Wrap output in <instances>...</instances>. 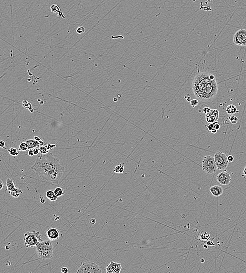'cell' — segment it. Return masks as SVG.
I'll return each instance as SVG.
<instances>
[{
  "instance_id": "cell-4",
  "label": "cell",
  "mask_w": 246,
  "mask_h": 273,
  "mask_svg": "<svg viewBox=\"0 0 246 273\" xmlns=\"http://www.w3.org/2000/svg\"><path fill=\"white\" fill-rule=\"evenodd\" d=\"M41 235L39 232L31 231L27 232L24 234V244L26 247L33 248L39 242L42 241Z\"/></svg>"
},
{
  "instance_id": "cell-30",
  "label": "cell",
  "mask_w": 246,
  "mask_h": 273,
  "mask_svg": "<svg viewBox=\"0 0 246 273\" xmlns=\"http://www.w3.org/2000/svg\"><path fill=\"white\" fill-rule=\"evenodd\" d=\"M227 160L229 162H232L234 161V158L232 155H229L227 157Z\"/></svg>"
},
{
  "instance_id": "cell-15",
  "label": "cell",
  "mask_w": 246,
  "mask_h": 273,
  "mask_svg": "<svg viewBox=\"0 0 246 273\" xmlns=\"http://www.w3.org/2000/svg\"><path fill=\"white\" fill-rule=\"evenodd\" d=\"M6 185L7 186L6 190L8 191V192H11V191H16L20 190L15 186L14 180L10 178H7L6 179Z\"/></svg>"
},
{
  "instance_id": "cell-24",
  "label": "cell",
  "mask_w": 246,
  "mask_h": 273,
  "mask_svg": "<svg viewBox=\"0 0 246 273\" xmlns=\"http://www.w3.org/2000/svg\"><path fill=\"white\" fill-rule=\"evenodd\" d=\"M38 149H39V151L41 153V154H46L48 153V150L47 149L46 146H44V145H43V146H40V147H39Z\"/></svg>"
},
{
  "instance_id": "cell-16",
  "label": "cell",
  "mask_w": 246,
  "mask_h": 273,
  "mask_svg": "<svg viewBox=\"0 0 246 273\" xmlns=\"http://www.w3.org/2000/svg\"><path fill=\"white\" fill-rule=\"evenodd\" d=\"M226 111L228 114L230 115H233L236 112H239V110L234 104H229V106H228Z\"/></svg>"
},
{
  "instance_id": "cell-17",
  "label": "cell",
  "mask_w": 246,
  "mask_h": 273,
  "mask_svg": "<svg viewBox=\"0 0 246 273\" xmlns=\"http://www.w3.org/2000/svg\"><path fill=\"white\" fill-rule=\"evenodd\" d=\"M46 196L47 199L52 202L56 201L58 198V197L55 194L54 191L52 190H48L46 192Z\"/></svg>"
},
{
  "instance_id": "cell-37",
  "label": "cell",
  "mask_w": 246,
  "mask_h": 273,
  "mask_svg": "<svg viewBox=\"0 0 246 273\" xmlns=\"http://www.w3.org/2000/svg\"><path fill=\"white\" fill-rule=\"evenodd\" d=\"M206 245H209V246H214V245H215V244L213 243V241L208 240V242L206 243Z\"/></svg>"
},
{
  "instance_id": "cell-44",
  "label": "cell",
  "mask_w": 246,
  "mask_h": 273,
  "mask_svg": "<svg viewBox=\"0 0 246 273\" xmlns=\"http://www.w3.org/2000/svg\"><path fill=\"white\" fill-rule=\"evenodd\" d=\"M244 176H245V177L246 176V166H245L244 170Z\"/></svg>"
},
{
  "instance_id": "cell-34",
  "label": "cell",
  "mask_w": 246,
  "mask_h": 273,
  "mask_svg": "<svg viewBox=\"0 0 246 273\" xmlns=\"http://www.w3.org/2000/svg\"><path fill=\"white\" fill-rule=\"evenodd\" d=\"M28 154H29V155L30 156H31V157H33V156H34V151H33V149H29Z\"/></svg>"
},
{
  "instance_id": "cell-14",
  "label": "cell",
  "mask_w": 246,
  "mask_h": 273,
  "mask_svg": "<svg viewBox=\"0 0 246 273\" xmlns=\"http://www.w3.org/2000/svg\"><path fill=\"white\" fill-rule=\"evenodd\" d=\"M27 143L29 145V149H33L36 147H40V146H43L45 144V142H39L36 140L30 139L26 141Z\"/></svg>"
},
{
  "instance_id": "cell-1",
  "label": "cell",
  "mask_w": 246,
  "mask_h": 273,
  "mask_svg": "<svg viewBox=\"0 0 246 273\" xmlns=\"http://www.w3.org/2000/svg\"><path fill=\"white\" fill-rule=\"evenodd\" d=\"M31 169L42 180L55 184L59 183L65 171L60 160L51 152L37 156Z\"/></svg>"
},
{
  "instance_id": "cell-40",
  "label": "cell",
  "mask_w": 246,
  "mask_h": 273,
  "mask_svg": "<svg viewBox=\"0 0 246 273\" xmlns=\"http://www.w3.org/2000/svg\"><path fill=\"white\" fill-rule=\"evenodd\" d=\"M40 201L42 203H44L45 202V199L44 197H40Z\"/></svg>"
},
{
  "instance_id": "cell-8",
  "label": "cell",
  "mask_w": 246,
  "mask_h": 273,
  "mask_svg": "<svg viewBox=\"0 0 246 273\" xmlns=\"http://www.w3.org/2000/svg\"><path fill=\"white\" fill-rule=\"evenodd\" d=\"M234 43L238 46H246V30L240 29L235 33Z\"/></svg>"
},
{
  "instance_id": "cell-22",
  "label": "cell",
  "mask_w": 246,
  "mask_h": 273,
  "mask_svg": "<svg viewBox=\"0 0 246 273\" xmlns=\"http://www.w3.org/2000/svg\"><path fill=\"white\" fill-rule=\"evenodd\" d=\"M29 149V145L26 142H22L19 145V150L22 151H25Z\"/></svg>"
},
{
  "instance_id": "cell-35",
  "label": "cell",
  "mask_w": 246,
  "mask_h": 273,
  "mask_svg": "<svg viewBox=\"0 0 246 273\" xmlns=\"http://www.w3.org/2000/svg\"><path fill=\"white\" fill-rule=\"evenodd\" d=\"M0 146H1V148H4V149H6V148L5 147V142H4V141H3V140L0 141Z\"/></svg>"
},
{
  "instance_id": "cell-42",
  "label": "cell",
  "mask_w": 246,
  "mask_h": 273,
  "mask_svg": "<svg viewBox=\"0 0 246 273\" xmlns=\"http://www.w3.org/2000/svg\"><path fill=\"white\" fill-rule=\"evenodd\" d=\"M211 132H212V133L213 134H215L217 133V129H215V128H213V129L212 130Z\"/></svg>"
},
{
  "instance_id": "cell-36",
  "label": "cell",
  "mask_w": 246,
  "mask_h": 273,
  "mask_svg": "<svg viewBox=\"0 0 246 273\" xmlns=\"http://www.w3.org/2000/svg\"><path fill=\"white\" fill-rule=\"evenodd\" d=\"M33 151H34V155H37V154L39 152V149H38L37 148H33Z\"/></svg>"
},
{
  "instance_id": "cell-9",
  "label": "cell",
  "mask_w": 246,
  "mask_h": 273,
  "mask_svg": "<svg viewBox=\"0 0 246 273\" xmlns=\"http://www.w3.org/2000/svg\"><path fill=\"white\" fill-rule=\"evenodd\" d=\"M216 179L218 182L220 184L228 185L230 183L231 177L229 173L223 171L217 175Z\"/></svg>"
},
{
  "instance_id": "cell-2",
  "label": "cell",
  "mask_w": 246,
  "mask_h": 273,
  "mask_svg": "<svg viewBox=\"0 0 246 273\" xmlns=\"http://www.w3.org/2000/svg\"><path fill=\"white\" fill-rule=\"evenodd\" d=\"M209 74L202 72L195 76L192 82V89L196 97L201 100H208L215 97L218 86L215 79H212Z\"/></svg>"
},
{
  "instance_id": "cell-23",
  "label": "cell",
  "mask_w": 246,
  "mask_h": 273,
  "mask_svg": "<svg viewBox=\"0 0 246 273\" xmlns=\"http://www.w3.org/2000/svg\"><path fill=\"white\" fill-rule=\"evenodd\" d=\"M200 239L203 240H208L210 239V235L208 234L207 232H205L200 236Z\"/></svg>"
},
{
  "instance_id": "cell-41",
  "label": "cell",
  "mask_w": 246,
  "mask_h": 273,
  "mask_svg": "<svg viewBox=\"0 0 246 273\" xmlns=\"http://www.w3.org/2000/svg\"><path fill=\"white\" fill-rule=\"evenodd\" d=\"M4 183L2 180H0V190H2L3 188Z\"/></svg>"
},
{
  "instance_id": "cell-7",
  "label": "cell",
  "mask_w": 246,
  "mask_h": 273,
  "mask_svg": "<svg viewBox=\"0 0 246 273\" xmlns=\"http://www.w3.org/2000/svg\"><path fill=\"white\" fill-rule=\"evenodd\" d=\"M214 159L218 170H225L227 167L229 162L227 160V157L222 152H216L214 155Z\"/></svg>"
},
{
  "instance_id": "cell-31",
  "label": "cell",
  "mask_w": 246,
  "mask_h": 273,
  "mask_svg": "<svg viewBox=\"0 0 246 273\" xmlns=\"http://www.w3.org/2000/svg\"><path fill=\"white\" fill-rule=\"evenodd\" d=\"M214 128V123H211L208 126H207V129L209 131H211Z\"/></svg>"
},
{
  "instance_id": "cell-38",
  "label": "cell",
  "mask_w": 246,
  "mask_h": 273,
  "mask_svg": "<svg viewBox=\"0 0 246 273\" xmlns=\"http://www.w3.org/2000/svg\"><path fill=\"white\" fill-rule=\"evenodd\" d=\"M34 138L35 140L38 141H39V142H42V141H42V140H41L40 138H39V136H35Z\"/></svg>"
},
{
  "instance_id": "cell-13",
  "label": "cell",
  "mask_w": 246,
  "mask_h": 273,
  "mask_svg": "<svg viewBox=\"0 0 246 273\" xmlns=\"http://www.w3.org/2000/svg\"><path fill=\"white\" fill-rule=\"evenodd\" d=\"M209 191H210L211 193L213 196L215 197H218L220 196L222 194L223 192V189L221 186L219 185H214L212 186L211 188L209 189Z\"/></svg>"
},
{
  "instance_id": "cell-39",
  "label": "cell",
  "mask_w": 246,
  "mask_h": 273,
  "mask_svg": "<svg viewBox=\"0 0 246 273\" xmlns=\"http://www.w3.org/2000/svg\"><path fill=\"white\" fill-rule=\"evenodd\" d=\"M90 222L92 224H94L95 223V222H96V220H95V218H92V219L90 220Z\"/></svg>"
},
{
  "instance_id": "cell-19",
  "label": "cell",
  "mask_w": 246,
  "mask_h": 273,
  "mask_svg": "<svg viewBox=\"0 0 246 273\" xmlns=\"http://www.w3.org/2000/svg\"><path fill=\"white\" fill-rule=\"evenodd\" d=\"M54 192L56 196L59 198L64 195V191L60 187H57L54 190Z\"/></svg>"
},
{
  "instance_id": "cell-29",
  "label": "cell",
  "mask_w": 246,
  "mask_h": 273,
  "mask_svg": "<svg viewBox=\"0 0 246 273\" xmlns=\"http://www.w3.org/2000/svg\"><path fill=\"white\" fill-rule=\"evenodd\" d=\"M46 147L47 148V149L49 150L52 149L53 148H54L55 147H56V144H48L46 145Z\"/></svg>"
},
{
  "instance_id": "cell-12",
  "label": "cell",
  "mask_w": 246,
  "mask_h": 273,
  "mask_svg": "<svg viewBox=\"0 0 246 273\" xmlns=\"http://www.w3.org/2000/svg\"><path fill=\"white\" fill-rule=\"evenodd\" d=\"M46 234L49 239L52 241L57 240L60 236V231L55 227H53L47 230Z\"/></svg>"
},
{
  "instance_id": "cell-28",
  "label": "cell",
  "mask_w": 246,
  "mask_h": 273,
  "mask_svg": "<svg viewBox=\"0 0 246 273\" xmlns=\"http://www.w3.org/2000/svg\"><path fill=\"white\" fill-rule=\"evenodd\" d=\"M211 110H212V109H211L210 108H209V107H207V106H206V107H205L203 109V111L204 113H205V114H207V113H209V112H210V111H211Z\"/></svg>"
},
{
  "instance_id": "cell-33",
  "label": "cell",
  "mask_w": 246,
  "mask_h": 273,
  "mask_svg": "<svg viewBox=\"0 0 246 273\" xmlns=\"http://www.w3.org/2000/svg\"><path fill=\"white\" fill-rule=\"evenodd\" d=\"M214 124V128H215L216 129H217V130L218 129H220V125L218 124V122L217 121H215L213 122Z\"/></svg>"
},
{
  "instance_id": "cell-20",
  "label": "cell",
  "mask_w": 246,
  "mask_h": 273,
  "mask_svg": "<svg viewBox=\"0 0 246 273\" xmlns=\"http://www.w3.org/2000/svg\"><path fill=\"white\" fill-rule=\"evenodd\" d=\"M7 151L11 156H17L20 154L19 150L15 148L12 147L10 149H7Z\"/></svg>"
},
{
  "instance_id": "cell-11",
  "label": "cell",
  "mask_w": 246,
  "mask_h": 273,
  "mask_svg": "<svg viewBox=\"0 0 246 273\" xmlns=\"http://www.w3.org/2000/svg\"><path fill=\"white\" fill-rule=\"evenodd\" d=\"M122 269L120 263L111 261L106 268V272L108 273H119Z\"/></svg>"
},
{
  "instance_id": "cell-18",
  "label": "cell",
  "mask_w": 246,
  "mask_h": 273,
  "mask_svg": "<svg viewBox=\"0 0 246 273\" xmlns=\"http://www.w3.org/2000/svg\"><path fill=\"white\" fill-rule=\"evenodd\" d=\"M124 171V168L123 165H122V164H119L116 166L115 169L113 170V172L116 173H122Z\"/></svg>"
},
{
  "instance_id": "cell-45",
  "label": "cell",
  "mask_w": 246,
  "mask_h": 273,
  "mask_svg": "<svg viewBox=\"0 0 246 273\" xmlns=\"http://www.w3.org/2000/svg\"><path fill=\"white\" fill-rule=\"evenodd\" d=\"M204 247L205 248H208V246H206V245H204Z\"/></svg>"
},
{
  "instance_id": "cell-25",
  "label": "cell",
  "mask_w": 246,
  "mask_h": 273,
  "mask_svg": "<svg viewBox=\"0 0 246 273\" xmlns=\"http://www.w3.org/2000/svg\"><path fill=\"white\" fill-rule=\"evenodd\" d=\"M228 119H229V120H230V121L231 122V123L232 124H236V123L237 122V121H238V118H237V117L234 116V115H230L228 117Z\"/></svg>"
},
{
  "instance_id": "cell-21",
  "label": "cell",
  "mask_w": 246,
  "mask_h": 273,
  "mask_svg": "<svg viewBox=\"0 0 246 273\" xmlns=\"http://www.w3.org/2000/svg\"><path fill=\"white\" fill-rule=\"evenodd\" d=\"M9 193H10V195L12 197L14 198H17L19 197L21 194L23 193V191L20 189L16 191H11V192H9Z\"/></svg>"
},
{
  "instance_id": "cell-5",
  "label": "cell",
  "mask_w": 246,
  "mask_h": 273,
  "mask_svg": "<svg viewBox=\"0 0 246 273\" xmlns=\"http://www.w3.org/2000/svg\"><path fill=\"white\" fill-rule=\"evenodd\" d=\"M203 170L208 174H214L217 171V167L214 157L207 156L204 157L202 160Z\"/></svg>"
},
{
  "instance_id": "cell-43",
  "label": "cell",
  "mask_w": 246,
  "mask_h": 273,
  "mask_svg": "<svg viewBox=\"0 0 246 273\" xmlns=\"http://www.w3.org/2000/svg\"><path fill=\"white\" fill-rule=\"evenodd\" d=\"M209 77H210V78L212 79H215V77L214 75L210 74L209 75Z\"/></svg>"
},
{
  "instance_id": "cell-3",
  "label": "cell",
  "mask_w": 246,
  "mask_h": 273,
  "mask_svg": "<svg viewBox=\"0 0 246 273\" xmlns=\"http://www.w3.org/2000/svg\"><path fill=\"white\" fill-rule=\"evenodd\" d=\"M36 252L42 259H51L53 257L54 246L51 240L41 241L36 246Z\"/></svg>"
},
{
  "instance_id": "cell-10",
  "label": "cell",
  "mask_w": 246,
  "mask_h": 273,
  "mask_svg": "<svg viewBox=\"0 0 246 273\" xmlns=\"http://www.w3.org/2000/svg\"><path fill=\"white\" fill-rule=\"evenodd\" d=\"M219 118V112L217 109H212L209 113L206 114V120L208 123L217 121Z\"/></svg>"
},
{
  "instance_id": "cell-27",
  "label": "cell",
  "mask_w": 246,
  "mask_h": 273,
  "mask_svg": "<svg viewBox=\"0 0 246 273\" xmlns=\"http://www.w3.org/2000/svg\"><path fill=\"white\" fill-rule=\"evenodd\" d=\"M198 104V101L197 99H193L190 101L191 106H192V107L193 108L196 106Z\"/></svg>"
},
{
  "instance_id": "cell-32",
  "label": "cell",
  "mask_w": 246,
  "mask_h": 273,
  "mask_svg": "<svg viewBox=\"0 0 246 273\" xmlns=\"http://www.w3.org/2000/svg\"><path fill=\"white\" fill-rule=\"evenodd\" d=\"M61 272L62 273H68V272H69V271H68V268L66 267H63L62 268Z\"/></svg>"
},
{
  "instance_id": "cell-6",
  "label": "cell",
  "mask_w": 246,
  "mask_h": 273,
  "mask_svg": "<svg viewBox=\"0 0 246 273\" xmlns=\"http://www.w3.org/2000/svg\"><path fill=\"white\" fill-rule=\"evenodd\" d=\"M101 272V268L98 264L91 262H86L83 263L77 271V273H97Z\"/></svg>"
},
{
  "instance_id": "cell-26",
  "label": "cell",
  "mask_w": 246,
  "mask_h": 273,
  "mask_svg": "<svg viewBox=\"0 0 246 273\" xmlns=\"http://www.w3.org/2000/svg\"><path fill=\"white\" fill-rule=\"evenodd\" d=\"M85 30L86 29H85V28L84 27L80 26V27H79L77 29L76 32H77V33H78L79 34H81L85 33Z\"/></svg>"
},
{
  "instance_id": "cell-46",
  "label": "cell",
  "mask_w": 246,
  "mask_h": 273,
  "mask_svg": "<svg viewBox=\"0 0 246 273\" xmlns=\"http://www.w3.org/2000/svg\"><path fill=\"white\" fill-rule=\"evenodd\" d=\"M201 262L204 263V259H201Z\"/></svg>"
}]
</instances>
